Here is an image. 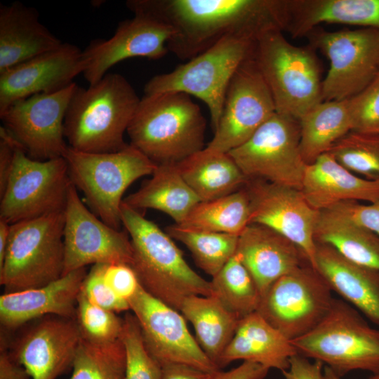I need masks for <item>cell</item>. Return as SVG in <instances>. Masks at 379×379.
<instances>
[{"mask_svg": "<svg viewBox=\"0 0 379 379\" xmlns=\"http://www.w3.org/2000/svg\"><path fill=\"white\" fill-rule=\"evenodd\" d=\"M134 13L173 29L168 51L190 60L221 39L256 40L264 32L284 29L285 0H128Z\"/></svg>", "mask_w": 379, "mask_h": 379, "instance_id": "obj_1", "label": "cell"}, {"mask_svg": "<svg viewBox=\"0 0 379 379\" xmlns=\"http://www.w3.org/2000/svg\"><path fill=\"white\" fill-rule=\"evenodd\" d=\"M121 218L132 245L131 266L146 291L178 311L187 297L211 295L210 281L187 264L166 232L124 202Z\"/></svg>", "mask_w": 379, "mask_h": 379, "instance_id": "obj_2", "label": "cell"}, {"mask_svg": "<svg viewBox=\"0 0 379 379\" xmlns=\"http://www.w3.org/2000/svg\"><path fill=\"white\" fill-rule=\"evenodd\" d=\"M140 98L128 80L106 74L87 88L76 87L64 121L68 145L93 153L117 152L128 144L124 135Z\"/></svg>", "mask_w": 379, "mask_h": 379, "instance_id": "obj_3", "label": "cell"}, {"mask_svg": "<svg viewBox=\"0 0 379 379\" xmlns=\"http://www.w3.org/2000/svg\"><path fill=\"white\" fill-rule=\"evenodd\" d=\"M206 120L180 92L145 95L128 127L130 145L157 164H177L205 148Z\"/></svg>", "mask_w": 379, "mask_h": 379, "instance_id": "obj_4", "label": "cell"}, {"mask_svg": "<svg viewBox=\"0 0 379 379\" xmlns=\"http://www.w3.org/2000/svg\"><path fill=\"white\" fill-rule=\"evenodd\" d=\"M63 157L70 180L84 195L91 211L121 230L123 195L138 179L151 175L157 164L130 144L114 152L78 151L68 145Z\"/></svg>", "mask_w": 379, "mask_h": 379, "instance_id": "obj_5", "label": "cell"}, {"mask_svg": "<svg viewBox=\"0 0 379 379\" xmlns=\"http://www.w3.org/2000/svg\"><path fill=\"white\" fill-rule=\"evenodd\" d=\"M291 343L298 354L322 362L340 377L356 370L379 375V329L345 300L334 298L321 321Z\"/></svg>", "mask_w": 379, "mask_h": 379, "instance_id": "obj_6", "label": "cell"}, {"mask_svg": "<svg viewBox=\"0 0 379 379\" xmlns=\"http://www.w3.org/2000/svg\"><path fill=\"white\" fill-rule=\"evenodd\" d=\"M272 29L255 41L254 58L271 92L276 112L299 120L323 102L322 82L314 53L291 44Z\"/></svg>", "mask_w": 379, "mask_h": 379, "instance_id": "obj_7", "label": "cell"}, {"mask_svg": "<svg viewBox=\"0 0 379 379\" xmlns=\"http://www.w3.org/2000/svg\"><path fill=\"white\" fill-rule=\"evenodd\" d=\"M64 224L63 211L11 225L0 265L4 293L39 287L63 275Z\"/></svg>", "mask_w": 379, "mask_h": 379, "instance_id": "obj_8", "label": "cell"}, {"mask_svg": "<svg viewBox=\"0 0 379 379\" xmlns=\"http://www.w3.org/2000/svg\"><path fill=\"white\" fill-rule=\"evenodd\" d=\"M255 41L227 36L171 72L152 77L145 85V95L180 92L199 98L208 108L214 133L229 84L237 69L253 53Z\"/></svg>", "mask_w": 379, "mask_h": 379, "instance_id": "obj_9", "label": "cell"}, {"mask_svg": "<svg viewBox=\"0 0 379 379\" xmlns=\"http://www.w3.org/2000/svg\"><path fill=\"white\" fill-rule=\"evenodd\" d=\"M299 120L275 112L228 154L248 179L301 190L307 164L300 147Z\"/></svg>", "mask_w": 379, "mask_h": 379, "instance_id": "obj_10", "label": "cell"}, {"mask_svg": "<svg viewBox=\"0 0 379 379\" xmlns=\"http://www.w3.org/2000/svg\"><path fill=\"white\" fill-rule=\"evenodd\" d=\"M71 185L63 157L36 160L19 147L8 184L0 195V218L12 225L63 211Z\"/></svg>", "mask_w": 379, "mask_h": 379, "instance_id": "obj_11", "label": "cell"}, {"mask_svg": "<svg viewBox=\"0 0 379 379\" xmlns=\"http://www.w3.org/2000/svg\"><path fill=\"white\" fill-rule=\"evenodd\" d=\"M333 299L323 278L306 263L274 281L261 296L256 312L293 341L321 321Z\"/></svg>", "mask_w": 379, "mask_h": 379, "instance_id": "obj_12", "label": "cell"}, {"mask_svg": "<svg viewBox=\"0 0 379 379\" xmlns=\"http://www.w3.org/2000/svg\"><path fill=\"white\" fill-rule=\"evenodd\" d=\"M308 34L330 61L322 81L323 101L351 98L379 74V29L312 31Z\"/></svg>", "mask_w": 379, "mask_h": 379, "instance_id": "obj_13", "label": "cell"}, {"mask_svg": "<svg viewBox=\"0 0 379 379\" xmlns=\"http://www.w3.org/2000/svg\"><path fill=\"white\" fill-rule=\"evenodd\" d=\"M275 112L272 95L253 52L233 75L218 126L204 149L230 152L249 139Z\"/></svg>", "mask_w": 379, "mask_h": 379, "instance_id": "obj_14", "label": "cell"}, {"mask_svg": "<svg viewBox=\"0 0 379 379\" xmlns=\"http://www.w3.org/2000/svg\"><path fill=\"white\" fill-rule=\"evenodd\" d=\"M77 86L74 82L57 92L33 95L0 112L4 126L28 157L40 161L63 157L68 147L64 121Z\"/></svg>", "mask_w": 379, "mask_h": 379, "instance_id": "obj_15", "label": "cell"}, {"mask_svg": "<svg viewBox=\"0 0 379 379\" xmlns=\"http://www.w3.org/2000/svg\"><path fill=\"white\" fill-rule=\"evenodd\" d=\"M63 275L88 265L125 263L131 265L133 248L126 231L117 230L89 211L69 187L64 210Z\"/></svg>", "mask_w": 379, "mask_h": 379, "instance_id": "obj_16", "label": "cell"}, {"mask_svg": "<svg viewBox=\"0 0 379 379\" xmlns=\"http://www.w3.org/2000/svg\"><path fill=\"white\" fill-rule=\"evenodd\" d=\"M128 303L149 352L161 366L185 364L211 373L220 370L201 350L180 311L154 298L142 286Z\"/></svg>", "mask_w": 379, "mask_h": 379, "instance_id": "obj_17", "label": "cell"}, {"mask_svg": "<svg viewBox=\"0 0 379 379\" xmlns=\"http://www.w3.org/2000/svg\"><path fill=\"white\" fill-rule=\"evenodd\" d=\"M250 200L249 224L267 227L297 246L314 266V230L319 211L300 190L260 179H248L244 186Z\"/></svg>", "mask_w": 379, "mask_h": 379, "instance_id": "obj_18", "label": "cell"}, {"mask_svg": "<svg viewBox=\"0 0 379 379\" xmlns=\"http://www.w3.org/2000/svg\"><path fill=\"white\" fill-rule=\"evenodd\" d=\"M81 338L76 319L48 315L8 343V349L32 379H56L72 367Z\"/></svg>", "mask_w": 379, "mask_h": 379, "instance_id": "obj_19", "label": "cell"}, {"mask_svg": "<svg viewBox=\"0 0 379 379\" xmlns=\"http://www.w3.org/2000/svg\"><path fill=\"white\" fill-rule=\"evenodd\" d=\"M173 29L140 15L121 21L109 39H96L83 50L86 67L83 73L89 85L98 82L117 63L134 57L158 60L168 52Z\"/></svg>", "mask_w": 379, "mask_h": 379, "instance_id": "obj_20", "label": "cell"}, {"mask_svg": "<svg viewBox=\"0 0 379 379\" xmlns=\"http://www.w3.org/2000/svg\"><path fill=\"white\" fill-rule=\"evenodd\" d=\"M86 67L83 51L62 42L55 49L5 70L0 73V112L33 95L51 93L69 86Z\"/></svg>", "mask_w": 379, "mask_h": 379, "instance_id": "obj_21", "label": "cell"}, {"mask_svg": "<svg viewBox=\"0 0 379 379\" xmlns=\"http://www.w3.org/2000/svg\"><path fill=\"white\" fill-rule=\"evenodd\" d=\"M87 271L81 268L46 285L0 296V322L14 330L48 315L76 319L77 306Z\"/></svg>", "mask_w": 379, "mask_h": 379, "instance_id": "obj_22", "label": "cell"}, {"mask_svg": "<svg viewBox=\"0 0 379 379\" xmlns=\"http://www.w3.org/2000/svg\"><path fill=\"white\" fill-rule=\"evenodd\" d=\"M237 253L261 296L278 279L310 263L293 243L258 224H249L239 234Z\"/></svg>", "mask_w": 379, "mask_h": 379, "instance_id": "obj_23", "label": "cell"}, {"mask_svg": "<svg viewBox=\"0 0 379 379\" xmlns=\"http://www.w3.org/2000/svg\"><path fill=\"white\" fill-rule=\"evenodd\" d=\"M314 269L332 291L379 326V271L355 263L316 242Z\"/></svg>", "mask_w": 379, "mask_h": 379, "instance_id": "obj_24", "label": "cell"}, {"mask_svg": "<svg viewBox=\"0 0 379 379\" xmlns=\"http://www.w3.org/2000/svg\"><path fill=\"white\" fill-rule=\"evenodd\" d=\"M300 191L314 209L323 211L345 201H379V179L357 176L326 152L307 164Z\"/></svg>", "mask_w": 379, "mask_h": 379, "instance_id": "obj_25", "label": "cell"}, {"mask_svg": "<svg viewBox=\"0 0 379 379\" xmlns=\"http://www.w3.org/2000/svg\"><path fill=\"white\" fill-rule=\"evenodd\" d=\"M39 17L21 2L0 4V73L62 44Z\"/></svg>", "mask_w": 379, "mask_h": 379, "instance_id": "obj_26", "label": "cell"}, {"mask_svg": "<svg viewBox=\"0 0 379 379\" xmlns=\"http://www.w3.org/2000/svg\"><path fill=\"white\" fill-rule=\"evenodd\" d=\"M297 354L291 341L255 312L241 319L218 366L221 370L234 361L243 360L283 372Z\"/></svg>", "mask_w": 379, "mask_h": 379, "instance_id": "obj_27", "label": "cell"}, {"mask_svg": "<svg viewBox=\"0 0 379 379\" xmlns=\"http://www.w3.org/2000/svg\"><path fill=\"white\" fill-rule=\"evenodd\" d=\"M322 22L379 29V0H286L284 29L307 35Z\"/></svg>", "mask_w": 379, "mask_h": 379, "instance_id": "obj_28", "label": "cell"}, {"mask_svg": "<svg viewBox=\"0 0 379 379\" xmlns=\"http://www.w3.org/2000/svg\"><path fill=\"white\" fill-rule=\"evenodd\" d=\"M201 201L180 175L176 164H161L151 178L123 202L136 209H154L169 215L180 224Z\"/></svg>", "mask_w": 379, "mask_h": 379, "instance_id": "obj_29", "label": "cell"}, {"mask_svg": "<svg viewBox=\"0 0 379 379\" xmlns=\"http://www.w3.org/2000/svg\"><path fill=\"white\" fill-rule=\"evenodd\" d=\"M176 165L182 178L201 201L234 193L248 180L228 153L210 152L204 149Z\"/></svg>", "mask_w": 379, "mask_h": 379, "instance_id": "obj_30", "label": "cell"}, {"mask_svg": "<svg viewBox=\"0 0 379 379\" xmlns=\"http://www.w3.org/2000/svg\"><path fill=\"white\" fill-rule=\"evenodd\" d=\"M180 312L192 324L201 350L218 366L241 318L213 295L187 297L183 300Z\"/></svg>", "mask_w": 379, "mask_h": 379, "instance_id": "obj_31", "label": "cell"}, {"mask_svg": "<svg viewBox=\"0 0 379 379\" xmlns=\"http://www.w3.org/2000/svg\"><path fill=\"white\" fill-rule=\"evenodd\" d=\"M319 211L315 241L333 247L355 263L379 271V236L335 208Z\"/></svg>", "mask_w": 379, "mask_h": 379, "instance_id": "obj_32", "label": "cell"}, {"mask_svg": "<svg viewBox=\"0 0 379 379\" xmlns=\"http://www.w3.org/2000/svg\"><path fill=\"white\" fill-rule=\"evenodd\" d=\"M300 147L310 164L352 131L350 98L323 101L299 119Z\"/></svg>", "mask_w": 379, "mask_h": 379, "instance_id": "obj_33", "label": "cell"}, {"mask_svg": "<svg viewBox=\"0 0 379 379\" xmlns=\"http://www.w3.org/2000/svg\"><path fill=\"white\" fill-rule=\"evenodd\" d=\"M250 200L245 187L230 194L201 201L178 226L188 230L239 235L249 225Z\"/></svg>", "mask_w": 379, "mask_h": 379, "instance_id": "obj_34", "label": "cell"}, {"mask_svg": "<svg viewBox=\"0 0 379 379\" xmlns=\"http://www.w3.org/2000/svg\"><path fill=\"white\" fill-rule=\"evenodd\" d=\"M210 282L211 295L241 319L257 311L261 295L237 251Z\"/></svg>", "mask_w": 379, "mask_h": 379, "instance_id": "obj_35", "label": "cell"}, {"mask_svg": "<svg viewBox=\"0 0 379 379\" xmlns=\"http://www.w3.org/2000/svg\"><path fill=\"white\" fill-rule=\"evenodd\" d=\"M166 232L183 244L197 266L211 277L221 270L237 249L239 235L192 230L176 224L167 227Z\"/></svg>", "mask_w": 379, "mask_h": 379, "instance_id": "obj_36", "label": "cell"}, {"mask_svg": "<svg viewBox=\"0 0 379 379\" xmlns=\"http://www.w3.org/2000/svg\"><path fill=\"white\" fill-rule=\"evenodd\" d=\"M69 379H124L126 352L121 339L97 342L82 336Z\"/></svg>", "mask_w": 379, "mask_h": 379, "instance_id": "obj_37", "label": "cell"}, {"mask_svg": "<svg viewBox=\"0 0 379 379\" xmlns=\"http://www.w3.org/2000/svg\"><path fill=\"white\" fill-rule=\"evenodd\" d=\"M353 173L366 179H379V135L351 131L328 152Z\"/></svg>", "mask_w": 379, "mask_h": 379, "instance_id": "obj_38", "label": "cell"}, {"mask_svg": "<svg viewBox=\"0 0 379 379\" xmlns=\"http://www.w3.org/2000/svg\"><path fill=\"white\" fill-rule=\"evenodd\" d=\"M123 320L120 339L126 352L124 379H161L162 367L149 352L136 317L126 313Z\"/></svg>", "mask_w": 379, "mask_h": 379, "instance_id": "obj_39", "label": "cell"}, {"mask_svg": "<svg viewBox=\"0 0 379 379\" xmlns=\"http://www.w3.org/2000/svg\"><path fill=\"white\" fill-rule=\"evenodd\" d=\"M76 319L84 338L97 342H110L120 338L123 318L93 304L81 291L77 300Z\"/></svg>", "mask_w": 379, "mask_h": 379, "instance_id": "obj_40", "label": "cell"}, {"mask_svg": "<svg viewBox=\"0 0 379 379\" xmlns=\"http://www.w3.org/2000/svg\"><path fill=\"white\" fill-rule=\"evenodd\" d=\"M354 132L379 135V74L365 89L350 98Z\"/></svg>", "mask_w": 379, "mask_h": 379, "instance_id": "obj_41", "label": "cell"}, {"mask_svg": "<svg viewBox=\"0 0 379 379\" xmlns=\"http://www.w3.org/2000/svg\"><path fill=\"white\" fill-rule=\"evenodd\" d=\"M103 267L104 264L93 265L87 272L81 286L82 293L93 304L117 314L129 310L128 302L117 296L106 283Z\"/></svg>", "mask_w": 379, "mask_h": 379, "instance_id": "obj_42", "label": "cell"}, {"mask_svg": "<svg viewBox=\"0 0 379 379\" xmlns=\"http://www.w3.org/2000/svg\"><path fill=\"white\" fill-rule=\"evenodd\" d=\"M103 276L113 292L128 302L141 286L135 272L128 264H104Z\"/></svg>", "mask_w": 379, "mask_h": 379, "instance_id": "obj_43", "label": "cell"}, {"mask_svg": "<svg viewBox=\"0 0 379 379\" xmlns=\"http://www.w3.org/2000/svg\"><path fill=\"white\" fill-rule=\"evenodd\" d=\"M332 208L379 236V201L368 205L353 201H345Z\"/></svg>", "mask_w": 379, "mask_h": 379, "instance_id": "obj_44", "label": "cell"}, {"mask_svg": "<svg viewBox=\"0 0 379 379\" xmlns=\"http://www.w3.org/2000/svg\"><path fill=\"white\" fill-rule=\"evenodd\" d=\"M22 147L4 126L0 127V195L4 192L13 166L16 149ZM24 149V148H23Z\"/></svg>", "mask_w": 379, "mask_h": 379, "instance_id": "obj_45", "label": "cell"}, {"mask_svg": "<svg viewBox=\"0 0 379 379\" xmlns=\"http://www.w3.org/2000/svg\"><path fill=\"white\" fill-rule=\"evenodd\" d=\"M323 365L297 354L291 358L288 369L282 373L285 379H323Z\"/></svg>", "mask_w": 379, "mask_h": 379, "instance_id": "obj_46", "label": "cell"}, {"mask_svg": "<svg viewBox=\"0 0 379 379\" xmlns=\"http://www.w3.org/2000/svg\"><path fill=\"white\" fill-rule=\"evenodd\" d=\"M0 347V379H30L31 376L26 368L11 354L8 340L2 329Z\"/></svg>", "mask_w": 379, "mask_h": 379, "instance_id": "obj_47", "label": "cell"}, {"mask_svg": "<svg viewBox=\"0 0 379 379\" xmlns=\"http://www.w3.org/2000/svg\"><path fill=\"white\" fill-rule=\"evenodd\" d=\"M270 369L255 362L244 361L227 371L220 370L212 379H264Z\"/></svg>", "mask_w": 379, "mask_h": 379, "instance_id": "obj_48", "label": "cell"}, {"mask_svg": "<svg viewBox=\"0 0 379 379\" xmlns=\"http://www.w3.org/2000/svg\"><path fill=\"white\" fill-rule=\"evenodd\" d=\"M161 367V379H212L215 375L185 364H168Z\"/></svg>", "mask_w": 379, "mask_h": 379, "instance_id": "obj_49", "label": "cell"}, {"mask_svg": "<svg viewBox=\"0 0 379 379\" xmlns=\"http://www.w3.org/2000/svg\"><path fill=\"white\" fill-rule=\"evenodd\" d=\"M11 232V224L0 218V265L2 264L7 250Z\"/></svg>", "mask_w": 379, "mask_h": 379, "instance_id": "obj_50", "label": "cell"}, {"mask_svg": "<svg viewBox=\"0 0 379 379\" xmlns=\"http://www.w3.org/2000/svg\"><path fill=\"white\" fill-rule=\"evenodd\" d=\"M323 379H341L331 368L324 366L323 369Z\"/></svg>", "mask_w": 379, "mask_h": 379, "instance_id": "obj_51", "label": "cell"}, {"mask_svg": "<svg viewBox=\"0 0 379 379\" xmlns=\"http://www.w3.org/2000/svg\"><path fill=\"white\" fill-rule=\"evenodd\" d=\"M368 379H379V375H371Z\"/></svg>", "mask_w": 379, "mask_h": 379, "instance_id": "obj_52", "label": "cell"}]
</instances>
